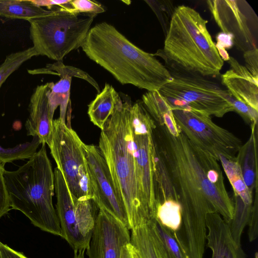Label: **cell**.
<instances>
[{"label":"cell","instance_id":"3","mask_svg":"<svg viewBox=\"0 0 258 258\" xmlns=\"http://www.w3.org/2000/svg\"><path fill=\"white\" fill-rule=\"evenodd\" d=\"M81 47L90 59L122 85L159 91L171 79L168 68L154 54L136 46L106 22L91 28Z\"/></svg>","mask_w":258,"mask_h":258},{"label":"cell","instance_id":"36","mask_svg":"<svg viewBox=\"0 0 258 258\" xmlns=\"http://www.w3.org/2000/svg\"><path fill=\"white\" fill-rule=\"evenodd\" d=\"M0 251L3 258H28L22 253L15 251L1 242Z\"/></svg>","mask_w":258,"mask_h":258},{"label":"cell","instance_id":"37","mask_svg":"<svg viewBox=\"0 0 258 258\" xmlns=\"http://www.w3.org/2000/svg\"><path fill=\"white\" fill-rule=\"evenodd\" d=\"M122 258H140L136 249L131 242L124 246Z\"/></svg>","mask_w":258,"mask_h":258},{"label":"cell","instance_id":"12","mask_svg":"<svg viewBox=\"0 0 258 258\" xmlns=\"http://www.w3.org/2000/svg\"><path fill=\"white\" fill-rule=\"evenodd\" d=\"M209 9L222 33L229 35L233 44L244 52L257 48L258 18L244 0H208Z\"/></svg>","mask_w":258,"mask_h":258},{"label":"cell","instance_id":"30","mask_svg":"<svg viewBox=\"0 0 258 258\" xmlns=\"http://www.w3.org/2000/svg\"><path fill=\"white\" fill-rule=\"evenodd\" d=\"M231 102L234 111L237 112L249 125L257 123L258 110L240 102L232 96Z\"/></svg>","mask_w":258,"mask_h":258},{"label":"cell","instance_id":"2","mask_svg":"<svg viewBox=\"0 0 258 258\" xmlns=\"http://www.w3.org/2000/svg\"><path fill=\"white\" fill-rule=\"evenodd\" d=\"M132 103L126 95L118 99L101 130L98 146L116 196L126 210L131 230L153 216L143 197L138 177L132 131Z\"/></svg>","mask_w":258,"mask_h":258},{"label":"cell","instance_id":"10","mask_svg":"<svg viewBox=\"0 0 258 258\" xmlns=\"http://www.w3.org/2000/svg\"><path fill=\"white\" fill-rule=\"evenodd\" d=\"M172 111L178 128L195 146L219 161L221 156L236 159L242 145L237 137L215 123L208 115L186 109Z\"/></svg>","mask_w":258,"mask_h":258},{"label":"cell","instance_id":"6","mask_svg":"<svg viewBox=\"0 0 258 258\" xmlns=\"http://www.w3.org/2000/svg\"><path fill=\"white\" fill-rule=\"evenodd\" d=\"M94 18L55 6L46 14L28 20L30 37L37 56L62 61L71 51L82 47Z\"/></svg>","mask_w":258,"mask_h":258},{"label":"cell","instance_id":"15","mask_svg":"<svg viewBox=\"0 0 258 258\" xmlns=\"http://www.w3.org/2000/svg\"><path fill=\"white\" fill-rule=\"evenodd\" d=\"M163 226L178 235L182 225L181 208L171 181L165 172L156 178L154 217Z\"/></svg>","mask_w":258,"mask_h":258},{"label":"cell","instance_id":"19","mask_svg":"<svg viewBox=\"0 0 258 258\" xmlns=\"http://www.w3.org/2000/svg\"><path fill=\"white\" fill-rule=\"evenodd\" d=\"M131 243L140 258H167L153 218L132 230Z\"/></svg>","mask_w":258,"mask_h":258},{"label":"cell","instance_id":"7","mask_svg":"<svg viewBox=\"0 0 258 258\" xmlns=\"http://www.w3.org/2000/svg\"><path fill=\"white\" fill-rule=\"evenodd\" d=\"M170 73L171 80L159 91L172 110L189 109L218 117L234 111L232 96L222 84L211 77Z\"/></svg>","mask_w":258,"mask_h":258},{"label":"cell","instance_id":"34","mask_svg":"<svg viewBox=\"0 0 258 258\" xmlns=\"http://www.w3.org/2000/svg\"><path fill=\"white\" fill-rule=\"evenodd\" d=\"M246 68L254 75L258 76V49L255 48L243 52Z\"/></svg>","mask_w":258,"mask_h":258},{"label":"cell","instance_id":"1","mask_svg":"<svg viewBox=\"0 0 258 258\" xmlns=\"http://www.w3.org/2000/svg\"><path fill=\"white\" fill-rule=\"evenodd\" d=\"M153 137L157 155L178 196L183 228L204 229L207 215L212 213H218L228 223L233 216L234 204L219 161L181 132L175 136L165 126L156 124Z\"/></svg>","mask_w":258,"mask_h":258},{"label":"cell","instance_id":"26","mask_svg":"<svg viewBox=\"0 0 258 258\" xmlns=\"http://www.w3.org/2000/svg\"><path fill=\"white\" fill-rule=\"evenodd\" d=\"M31 142L20 144L12 148H5L0 146V163L5 165L15 160L29 159L41 144L37 137Z\"/></svg>","mask_w":258,"mask_h":258},{"label":"cell","instance_id":"21","mask_svg":"<svg viewBox=\"0 0 258 258\" xmlns=\"http://www.w3.org/2000/svg\"><path fill=\"white\" fill-rule=\"evenodd\" d=\"M142 102L157 125L164 126L173 136L181 132L176 122L172 109L166 99L159 91H147L142 97Z\"/></svg>","mask_w":258,"mask_h":258},{"label":"cell","instance_id":"38","mask_svg":"<svg viewBox=\"0 0 258 258\" xmlns=\"http://www.w3.org/2000/svg\"><path fill=\"white\" fill-rule=\"evenodd\" d=\"M85 251H81L75 253L74 258H84Z\"/></svg>","mask_w":258,"mask_h":258},{"label":"cell","instance_id":"31","mask_svg":"<svg viewBox=\"0 0 258 258\" xmlns=\"http://www.w3.org/2000/svg\"><path fill=\"white\" fill-rule=\"evenodd\" d=\"M248 237L249 242L255 240L258 236V199L257 190L255 191L252 208L247 223Z\"/></svg>","mask_w":258,"mask_h":258},{"label":"cell","instance_id":"18","mask_svg":"<svg viewBox=\"0 0 258 258\" xmlns=\"http://www.w3.org/2000/svg\"><path fill=\"white\" fill-rule=\"evenodd\" d=\"M206 244L212 251L211 258H247L241 244L233 239L228 223L218 213L206 217Z\"/></svg>","mask_w":258,"mask_h":258},{"label":"cell","instance_id":"28","mask_svg":"<svg viewBox=\"0 0 258 258\" xmlns=\"http://www.w3.org/2000/svg\"><path fill=\"white\" fill-rule=\"evenodd\" d=\"M46 68L58 74L59 77L68 76L76 77L84 80L93 86L98 93L100 92L99 85L96 81L87 73L84 71L69 66L64 64L62 61H55L53 63L47 64Z\"/></svg>","mask_w":258,"mask_h":258},{"label":"cell","instance_id":"33","mask_svg":"<svg viewBox=\"0 0 258 258\" xmlns=\"http://www.w3.org/2000/svg\"><path fill=\"white\" fill-rule=\"evenodd\" d=\"M217 40V43L215 45L220 56L223 61H228L230 56L225 48H228L233 44L231 37L222 32L218 35Z\"/></svg>","mask_w":258,"mask_h":258},{"label":"cell","instance_id":"23","mask_svg":"<svg viewBox=\"0 0 258 258\" xmlns=\"http://www.w3.org/2000/svg\"><path fill=\"white\" fill-rule=\"evenodd\" d=\"M48 11L36 6L30 0H0V16L7 18L28 21Z\"/></svg>","mask_w":258,"mask_h":258},{"label":"cell","instance_id":"8","mask_svg":"<svg viewBox=\"0 0 258 258\" xmlns=\"http://www.w3.org/2000/svg\"><path fill=\"white\" fill-rule=\"evenodd\" d=\"M47 144L72 198L93 201L84 143L76 132L59 118L53 119L50 139Z\"/></svg>","mask_w":258,"mask_h":258},{"label":"cell","instance_id":"14","mask_svg":"<svg viewBox=\"0 0 258 258\" xmlns=\"http://www.w3.org/2000/svg\"><path fill=\"white\" fill-rule=\"evenodd\" d=\"M130 242L128 228L105 210L99 209L86 249L89 258H122L124 246Z\"/></svg>","mask_w":258,"mask_h":258},{"label":"cell","instance_id":"17","mask_svg":"<svg viewBox=\"0 0 258 258\" xmlns=\"http://www.w3.org/2000/svg\"><path fill=\"white\" fill-rule=\"evenodd\" d=\"M51 82L37 86L30 98L29 115L25 127L28 136L37 137L42 145L50 140L53 116L51 114L48 100V92Z\"/></svg>","mask_w":258,"mask_h":258},{"label":"cell","instance_id":"13","mask_svg":"<svg viewBox=\"0 0 258 258\" xmlns=\"http://www.w3.org/2000/svg\"><path fill=\"white\" fill-rule=\"evenodd\" d=\"M84 149L93 191V201L130 230L127 215L114 188L107 164L98 147L84 144Z\"/></svg>","mask_w":258,"mask_h":258},{"label":"cell","instance_id":"25","mask_svg":"<svg viewBox=\"0 0 258 258\" xmlns=\"http://www.w3.org/2000/svg\"><path fill=\"white\" fill-rule=\"evenodd\" d=\"M60 78L56 83L51 82L47 96L51 114L53 116L55 110L59 106V118L66 122L68 108L71 104L70 90L72 78L68 76H61Z\"/></svg>","mask_w":258,"mask_h":258},{"label":"cell","instance_id":"24","mask_svg":"<svg viewBox=\"0 0 258 258\" xmlns=\"http://www.w3.org/2000/svg\"><path fill=\"white\" fill-rule=\"evenodd\" d=\"M219 161L233 188L234 196L239 198L245 204L251 205L253 201V194L246 186L236 160L228 159L221 156Z\"/></svg>","mask_w":258,"mask_h":258},{"label":"cell","instance_id":"5","mask_svg":"<svg viewBox=\"0 0 258 258\" xmlns=\"http://www.w3.org/2000/svg\"><path fill=\"white\" fill-rule=\"evenodd\" d=\"M15 171L4 176L10 207L20 211L35 226L63 238L52 203L54 176L45 145Z\"/></svg>","mask_w":258,"mask_h":258},{"label":"cell","instance_id":"32","mask_svg":"<svg viewBox=\"0 0 258 258\" xmlns=\"http://www.w3.org/2000/svg\"><path fill=\"white\" fill-rule=\"evenodd\" d=\"M4 165L0 163V218L10 210V204L6 189L4 173Z\"/></svg>","mask_w":258,"mask_h":258},{"label":"cell","instance_id":"9","mask_svg":"<svg viewBox=\"0 0 258 258\" xmlns=\"http://www.w3.org/2000/svg\"><path fill=\"white\" fill-rule=\"evenodd\" d=\"M56 212L63 238L74 252L85 251L89 246L99 208L92 200L73 199L58 169L54 170Z\"/></svg>","mask_w":258,"mask_h":258},{"label":"cell","instance_id":"16","mask_svg":"<svg viewBox=\"0 0 258 258\" xmlns=\"http://www.w3.org/2000/svg\"><path fill=\"white\" fill-rule=\"evenodd\" d=\"M230 69L221 75L222 84L237 100L258 110V76L230 56Z\"/></svg>","mask_w":258,"mask_h":258},{"label":"cell","instance_id":"4","mask_svg":"<svg viewBox=\"0 0 258 258\" xmlns=\"http://www.w3.org/2000/svg\"><path fill=\"white\" fill-rule=\"evenodd\" d=\"M207 20L193 8H174L163 49L154 55L165 61L169 71L207 77L220 74L224 61L208 30Z\"/></svg>","mask_w":258,"mask_h":258},{"label":"cell","instance_id":"20","mask_svg":"<svg viewBox=\"0 0 258 258\" xmlns=\"http://www.w3.org/2000/svg\"><path fill=\"white\" fill-rule=\"evenodd\" d=\"M248 140L242 144L236 156L245 184L251 192L257 190V123L250 126Z\"/></svg>","mask_w":258,"mask_h":258},{"label":"cell","instance_id":"27","mask_svg":"<svg viewBox=\"0 0 258 258\" xmlns=\"http://www.w3.org/2000/svg\"><path fill=\"white\" fill-rule=\"evenodd\" d=\"M37 54L33 47L7 55L0 65V88L8 77L25 61Z\"/></svg>","mask_w":258,"mask_h":258},{"label":"cell","instance_id":"39","mask_svg":"<svg viewBox=\"0 0 258 258\" xmlns=\"http://www.w3.org/2000/svg\"><path fill=\"white\" fill-rule=\"evenodd\" d=\"M0 258H3V257H2V254H1V251H0Z\"/></svg>","mask_w":258,"mask_h":258},{"label":"cell","instance_id":"29","mask_svg":"<svg viewBox=\"0 0 258 258\" xmlns=\"http://www.w3.org/2000/svg\"><path fill=\"white\" fill-rule=\"evenodd\" d=\"M70 4L72 9L70 10L72 12L93 17L105 12L106 10L102 4L95 1L71 0Z\"/></svg>","mask_w":258,"mask_h":258},{"label":"cell","instance_id":"11","mask_svg":"<svg viewBox=\"0 0 258 258\" xmlns=\"http://www.w3.org/2000/svg\"><path fill=\"white\" fill-rule=\"evenodd\" d=\"M132 131L138 180L143 197L153 214L156 206V123L142 101L131 107Z\"/></svg>","mask_w":258,"mask_h":258},{"label":"cell","instance_id":"35","mask_svg":"<svg viewBox=\"0 0 258 258\" xmlns=\"http://www.w3.org/2000/svg\"><path fill=\"white\" fill-rule=\"evenodd\" d=\"M32 3L39 7H46L51 10L55 6L63 7L69 4L71 0H31Z\"/></svg>","mask_w":258,"mask_h":258},{"label":"cell","instance_id":"22","mask_svg":"<svg viewBox=\"0 0 258 258\" xmlns=\"http://www.w3.org/2000/svg\"><path fill=\"white\" fill-rule=\"evenodd\" d=\"M120 96L115 89L105 83L101 92L88 105V114L90 121L101 130L113 113Z\"/></svg>","mask_w":258,"mask_h":258}]
</instances>
